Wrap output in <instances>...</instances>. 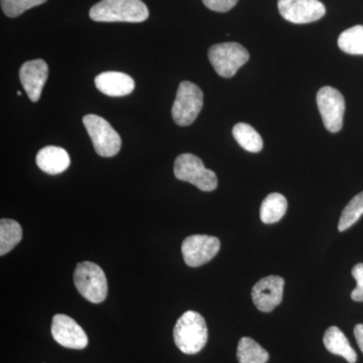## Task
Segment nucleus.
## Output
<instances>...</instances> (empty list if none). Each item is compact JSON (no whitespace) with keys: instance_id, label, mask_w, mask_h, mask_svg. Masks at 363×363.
<instances>
[{"instance_id":"nucleus-19","label":"nucleus","mask_w":363,"mask_h":363,"mask_svg":"<svg viewBox=\"0 0 363 363\" xmlns=\"http://www.w3.org/2000/svg\"><path fill=\"white\" fill-rule=\"evenodd\" d=\"M233 135L238 145L247 152H259L264 147L262 136L250 124H236L233 128Z\"/></svg>"},{"instance_id":"nucleus-26","label":"nucleus","mask_w":363,"mask_h":363,"mask_svg":"<svg viewBox=\"0 0 363 363\" xmlns=\"http://www.w3.org/2000/svg\"><path fill=\"white\" fill-rule=\"evenodd\" d=\"M354 336L357 339L358 346H359L360 350L363 353V325L358 324L354 327Z\"/></svg>"},{"instance_id":"nucleus-22","label":"nucleus","mask_w":363,"mask_h":363,"mask_svg":"<svg viewBox=\"0 0 363 363\" xmlns=\"http://www.w3.org/2000/svg\"><path fill=\"white\" fill-rule=\"evenodd\" d=\"M363 215V191L358 193L355 197L344 208L338 223V230L340 233L347 230L351 226L354 225L360 217Z\"/></svg>"},{"instance_id":"nucleus-6","label":"nucleus","mask_w":363,"mask_h":363,"mask_svg":"<svg viewBox=\"0 0 363 363\" xmlns=\"http://www.w3.org/2000/svg\"><path fill=\"white\" fill-rule=\"evenodd\" d=\"M83 124L100 157L116 156L121 149V138L108 121L95 114L83 117Z\"/></svg>"},{"instance_id":"nucleus-4","label":"nucleus","mask_w":363,"mask_h":363,"mask_svg":"<svg viewBox=\"0 0 363 363\" xmlns=\"http://www.w3.org/2000/svg\"><path fill=\"white\" fill-rule=\"evenodd\" d=\"M174 174L178 180L188 182L203 192H211L218 185L216 174L207 169L195 155L182 154L177 157Z\"/></svg>"},{"instance_id":"nucleus-9","label":"nucleus","mask_w":363,"mask_h":363,"mask_svg":"<svg viewBox=\"0 0 363 363\" xmlns=\"http://www.w3.org/2000/svg\"><path fill=\"white\" fill-rule=\"evenodd\" d=\"M220 250V240L215 236L195 234L182 243V255L188 267H198L207 264Z\"/></svg>"},{"instance_id":"nucleus-10","label":"nucleus","mask_w":363,"mask_h":363,"mask_svg":"<svg viewBox=\"0 0 363 363\" xmlns=\"http://www.w3.org/2000/svg\"><path fill=\"white\" fill-rule=\"evenodd\" d=\"M278 7L286 21L297 25L314 23L326 13L324 4L319 0H279Z\"/></svg>"},{"instance_id":"nucleus-2","label":"nucleus","mask_w":363,"mask_h":363,"mask_svg":"<svg viewBox=\"0 0 363 363\" xmlns=\"http://www.w3.org/2000/svg\"><path fill=\"white\" fill-rule=\"evenodd\" d=\"M173 336L177 347L182 352L189 355L196 354L207 344L206 321L198 312H185L177 321Z\"/></svg>"},{"instance_id":"nucleus-12","label":"nucleus","mask_w":363,"mask_h":363,"mask_svg":"<svg viewBox=\"0 0 363 363\" xmlns=\"http://www.w3.org/2000/svg\"><path fill=\"white\" fill-rule=\"evenodd\" d=\"M285 279L279 276H269L259 279L252 291L253 304L264 313L272 312L283 301Z\"/></svg>"},{"instance_id":"nucleus-23","label":"nucleus","mask_w":363,"mask_h":363,"mask_svg":"<svg viewBox=\"0 0 363 363\" xmlns=\"http://www.w3.org/2000/svg\"><path fill=\"white\" fill-rule=\"evenodd\" d=\"M48 0H0L1 9L9 18H18L33 7L42 6Z\"/></svg>"},{"instance_id":"nucleus-11","label":"nucleus","mask_w":363,"mask_h":363,"mask_svg":"<svg viewBox=\"0 0 363 363\" xmlns=\"http://www.w3.org/2000/svg\"><path fill=\"white\" fill-rule=\"evenodd\" d=\"M51 332L52 338L63 347L70 350H84L88 345L85 331L71 317L57 314L52 317Z\"/></svg>"},{"instance_id":"nucleus-15","label":"nucleus","mask_w":363,"mask_h":363,"mask_svg":"<svg viewBox=\"0 0 363 363\" xmlns=\"http://www.w3.org/2000/svg\"><path fill=\"white\" fill-rule=\"evenodd\" d=\"M38 167L49 175H59L70 167L68 152L63 147L49 145L38 152L35 157Z\"/></svg>"},{"instance_id":"nucleus-20","label":"nucleus","mask_w":363,"mask_h":363,"mask_svg":"<svg viewBox=\"0 0 363 363\" xmlns=\"http://www.w3.org/2000/svg\"><path fill=\"white\" fill-rule=\"evenodd\" d=\"M269 352L257 341L250 337L240 339L238 347V360L240 363H267Z\"/></svg>"},{"instance_id":"nucleus-24","label":"nucleus","mask_w":363,"mask_h":363,"mask_svg":"<svg viewBox=\"0 0 363 363\" xmlns=\"http://www.w3.org/2000/svg\"><path fill=\"white\" fill-rule=\"evenodd\" d=\"M351 274L357 284V288L351 293V298L355 302H363V264H357L353 267Z\"/></svg>"},{"instance_id":"nucleus-17","label":"nucleus","mask_w":363,"mask_h":363,"mask_svg":"<svg viewBox=\"0 0 363 363\" xmlns=\"http://www.w3.org/2000/svg\"><path fill=\"white\" fill-rule=\"evenodd\" d=\"M286 209L288 201L285 196L279 193H271L260 206V220L266 224L276 223L285 216Z\"/></svg>"},{"instance_id":"nucleus-27","label":"nucleus","mask_w":363,"mask_h":363,"mask_svg":"<svg viewBox=\"0 0 363 363\" xmlns=\"http://www.w3.org/2000/svg\"><path fill=\"white\" fill-rule=\"evenodd\" d=\"M16 94H18V96H21V91H18V92H16Z\"/></svg>"},{"instance_id":"nucleus-5","label":"nucleus","mask_w":363,"mask_h":363,"mask_svg":"<svg viewBox=\"0 0 363 363\" xmlns=\"http://www.w3.org/2000/svg\"><path fill=\"white\" fill-rule=\"evenodd\" d=\"M208 58L215 72L223 78H231L250 60V54L238 43H223L212 45Z\"/></svg>"},{"instance_id":"nucleus-13","label":"nucleus","mask_w":363,"mask_h":363,"mask_svg":"<svg viewBox=\"0 0 363 363\" xmlns=\"http://www.w3.org/2000/svg\"><path fill=\"white\" fill-rule=\"evenodd\" d=\"M49 76V67L44 60L28 61L21 67L20 79L30 101L38 102Z\"/></svg>"},{"instance_id":"nucleus-3","label":"nucleus","mask_w":363,"mask_h":363,"mask_svg":"<svg viewBox=\"0 0 363 363\" xmlns=\"http://www.w3.org/2000/svg\"><path fill=\"white\" fill-rule=\"evenodd\" d=\"M74 284L83 298L94 304L104 302L108 293L104 269L92 262L77 264L74 272Z\"/></svg>"},{"instance_id":"nucleus-16","label":"nucleus","mask_w":363,"mask_h":363,"mask_svg":"<svg viewBox=\"0 0 363 363\" xmlns=\"http://www.w3.org/2000/svg\"><path fill=\"white\" fill-rule=\"evenodd\" d=\"M323 342L325 348L332 354L345 358L350 363L357 362V352L351 347L350 341L338 327L332 326L327 329L324 334Z\"/></svg>"},{"instance_id":"nucleus-8","label":"nucleus","mask_w":363,"mask_h":363,"mask_svg":"<svg viewBox=\"0 0 363 363\" xmlns=\"http://www.w3.org/2000/svg\"><path fill=\"white\" fill-rule=\"evenodd\" d=\"M317 104L325 128L330 133H338L343 126L345 100L335 88L325 86L317 93Z\"/></svg>"},{"instance_id":"nucleus-1","label":"nucleus","mask_w":363,"mask_h":363,"mask_svg":"<svg viewBox=\"0 0 363 363\" xmlns=\"http://www.w3.org/2000/svg\"><path fill=\"white\" fill-rule=\"evenodd\" d=\"M89 16L97 23H143L150 13L142 0H101L91 7Z\"/></svg>"},{"instance_id":"nucleus-14","label":"nucleus","mask_w":363,"mask_h":363,"mask_svg":"<svg viewBox=\"0 0 363 363\" xmlns=\"http://www.w3.org/2000/svg\"><path fill=\"white\" fill-rule=\"evenodd\" d=\"M95 86L100 92L111 97H123L135 90V80L121 72H104L95 78Z\"/></svg>"},{"instance_id":"nucleus-21","label":"nucleus","mask_w":363,"mask_h":363,"mask_svg":"<svg viewBox=\"0 0 363 363\" xmlns=\"http://www.w3.org/2000/svg\"><path fill=\"white\" fill-rule=\"evenodd\" d=\"M341 51L350 55H363V26H355L344 30L338 38Z\"/></svg>"},{"instance_id":"nucleus-18","label":"nucleus","mask_w":363,"mask_h":363,"mask_svg":"<svg viewBox=\"0 0 363 363\" xmlns=\"http://www.w3.org/2000/svg\"><path fill=\"white\" fill-rule=\"evenodd\" d=\"M23 238L21 224L13 219L2 218L0 220V255L13 250Z\"/></svg>"},{"instance_id":"nucleus-7","label":"nucleus","mask_w":363,"mask_h":363,"mask_svg":"<svg viewBox=\"0 0 363 363\" xmlns=\"http://www.w3.org/2000/svg\"><path fill=\"white\" fill-rule=\"evenodd\" d=\"M202 90L190 81H183L177 91L172 116L178 125L188 126L199 116L203 107Z\"/></svg>"},{"instance_id":"nucleus-25","label":"nucleus","mask_w":363,"mask_h":363,"mask_svg":"<svg viewBox=\"0 0 363 363\" xmlns=\"http://www.w3.org/2000/svg\"><path fill=\"white\" fill-rule=\"evenodd\" d=\"M204 6L216 13H227L238 4L240 0H202Z\"/></svg>"}]
</instances>
